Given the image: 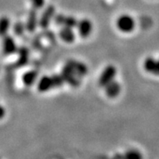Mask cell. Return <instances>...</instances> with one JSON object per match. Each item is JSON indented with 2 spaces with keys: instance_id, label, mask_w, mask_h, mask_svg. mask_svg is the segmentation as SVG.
<instances>
[{
  "instance_id": "6da1fadb",
  "label": "cell",
  "mask_w": 159,
  "mask_h": 159,
  "mask_svg": "<svg viewBox=\"0 0 159 159\" xmlns=\"http://www.w3.org/2000/svg\"><path fill=\"white\" fill-rule=\"evenodd\" d=\"M116 27L123 32H131L135 28V21L129 15H122L116 20Z\"/></svg>"
},
{
  "instance_id": "9a60e30c",
  "label": "cell",
  "mask_w": 159,
  "mask_h": 159,
  "mask_svg": "<svg viewBox=\"0 0 159 159\" xmlns=\"http://www.w3.org/2000/svg\"><path fill=\"white\" fill-rule=\"evenodd\" d=\"M52 81V85H53V88L61 87L65 83V80L61 75H53L51 76Z\"/></svg>"
},
{
  "instance_id": "9c48e42d",
  "label": "cell",
  "mask_w": 159,
  "mask_h": 159,
  "mask_svg": "<svg viewBox=\"0 0 159 159\" xmlns=\"http://www.w3.org/2000/svg\"><path fill=\"white\" fill-rule=\"evenodd\" d=\"M53 14H54V8H53V7H49L47 8V10L44 11L42 17L40 19V26L42 27V28H45V27L48 26L49 22H50L51 19L53 17Z\"/></svg>"
},
{
  "instance_id": "2e32d148",
  "label": "cell",
  "mask_w": 159,
  "mask_h": 159,
  "mask_svg": "<svg viewBox=\"0 0 159 159\" xmlns=\"http://www.w3.org/2000/svg\"><path fill=\"white\" fill-rule=\"evenodd\" d=\"M28 51L27 48H21L19 53V62L20 65H24L28 62Z\"/></svg>"
},
{
  "instance_id": "8992f818",
  "label": "cell",
  "mask_w": 159,
  "mask_h": 159,
  "mask_svg": "<svg viewBox=\"0 0 159 159\" xmlns=\"http://www.w3.org/2000/svg\"><path fill=\"white\" fill-rule=\"evenodd\" d=\"M53 88L51 76H42L37 83V89L40 92H47Z\"/></svg>"
},
{
  "instance_id": "ac0fdd59",
  "label": "cell",
  "mask_w": 159,
  "mask_h": 159,
  "mask_svg": "<svg viewBox=\"0 0 159 159\" xmlns=\"http://www.w3.org/2000/svg\"><path fill=\"white\" fill-rule=\"evenodd\" d=\"M64 19H65V16L62 14H59L55 17V22H56L57 24H58V25H61V26H62L63 25V22H64Z\"/></svg>"
},
{
  "instance_id": "30bf717a",
  "label": "cell",
  "mask_w": 159,
  "mask_h": 159,
  "mask_svg": "<svg viewBox=\"0 0 159 159\" xmlns=\"http://www.w3.org/2000/svg\"><path fill=\"white\" fill-rule=\"evenodd\" d=\"M11 27V21L9 18L6 16H2L0 18V36H4L7 35Z\"/></svg>"
},
{
  "instance_id": "d6986e66",
  "label": "cell",
  "mask_w": 159,
  "mask_h": 159,
  "mask_svg": "<svg viewBox=\"0 0 159 159\" xmlns=\"http://www.w3.org/2000/svg\"><path fill=\"white\" fill-rule=\"evenodd\" d=\"M5 114H6V110H5L3 106L0 105V120L3 118Z\"/></svg>"
},
{
  "instance_id": "7a4b0ae2",
  "label": "cell",
  "mask_w": 159,
  "mask_h": 159,
  "mask_svg": "<svg viewBox=\"0 0 159 159\" xmlns=\"http://www.w3.org/2000/svg\"><path fill=\"white\" fill-rule=\"evenodd\" d=\"M116 75V68L113 65H109L104 69L100 75L99 79V85L100 87H104L106 85L115 80Z\"/></svg>"
},
{
  "instance_id": "ba28073f",
  "label": "cell",
  "mask_w": 159,
  "mask_h": 159,
  "mask_svg": "<svg viewBox=\"0 0 159 159\" xmlns=\"http://www.w3.org/2000/svg\"><path fill=\"white\" fill-rule=\"evenodd\" d=\"M38 75L37 72L35 70L28 71L23 75V83L26 87H32V85L34 84L37 80Z\"/></svg>"
},
{
  "instance_id": "44dd1931",
  "label": "cell",
  "mask_w": 159,
  "mask_h": 159,
  "mask_svg": "<svg viewBox=\"0 0 159 159\" xmlns=\"http://www.w3.org/2000/svg\"><path fill=\"white\" fill-rule=\"evenodd\" d=\"M113 159H125L124 155H120V154H117V155L115 156V157Z\"/></svg>"
},
{
  "instance_id": "4fadbf2b",
  "label": "cell",
  "mask_w": 159,
  "mask_h": 159,
  "mask_svg": "<svg viewBox=\"0 0 159 159\" xmlns=\"http://www.w3.org/2000/svg\"><path fill=\"white\" fill-rule=\"evenodd\" d=\"M125 159H143L142 154L137 149H129L124 154Z\"/></svg>"
},
{
  "instance_id": "5b68a950",
  "label": "cell",
  "mask_w": 159,
  "mask_h": 159,
  "mask_svg": "<svg viewBox=\"0 0 159 159\" xmlns=\"http://www.w3.org/2000/svg\"><path fill=\"white\" fill-rule=\"evenodd\" d=\"M105 93L109 98H116L120 95L121 91V87L118 82L113 80L111 83L106 85L104 87Z\"/></svg>"
},
{
  "instance_id": "8fae6325",
  "label": "cell",
  "mask_w": 159,
  "mask_h": 159,
  "mask_svg": "<svg viewBox=\"0 0 159 159\" xmlns=\"http://www.w3.org/2000/svg\"><path fill=\"white\" fill-rule=\"evenodd\" d=\"M156 61L157 60L153 57H148L144 62V68L149 74H154L156 68Z\"/></svg>"
},
{
  "instance_id": "5bb4252c",
  "label": "cell",
  "mask_w": 159,
  "mask_h": 159,
  "mask_svg": "<svg viewBox=\"0 0 159 159\" xmlns=\"http://www.w3.org/2000/svg\"><path fill=\"white\" fill-rule=\"evenodd\" d=\"M78 21L76 18H75L74 16H65L64 22H63V25L64 27H67V28H76L77 24H78Z\"/></svg>"
},
{
  "instance_id": "277c9868",
  "label": "cell",
  "mask_w": 159,
  "mask_h": 159,
  "mask_svg": "<svg viewBox=\"0 0 159 159\" xmlns=\"http://www.w3.org/2000/svg\"><path fill=\"white\" fill-rule=\"evenodd\" d=\"M79 34L83 38H87L91 34L93 30V24L88 19H83L78 21L76 26Z\"/></svg>"
},
{
  "instance_id": "52a82bcc",
  "label": "cell",
  "mask_w": 159,
  "mask_h": 159,
  "mask_svg": "<svg viewBox=\"0 0 159 159\" xmlns=\"http://www.w3.org/2000/svg\"><path fill=\"white\" fill-rule=\"evenodd\" d=\"M59 36L61 39L66 43H73L75 40V33L73 30V28H67V27L62 26L59 32Z\"/></svg>"
},
{
  "instance_id": "3957f363",
  "label": "cell",
  "mask_w": 159,
  "mask_h": 159,
  "mask_svg": "<svg viewBox=\"0 0 159 159\" xmlns=\"http://www.w3.org/2000/svg\"><path fill=\"white\" fill-rule=\"evenodd\" d=\"M2 37L3 38H2V48L4 54L11 55L16 53L18 51V48H17V44L13 37L9 35H6Z\"/></svg>"
},
{
  "instance_id": "ffe728a7",
  "label": "cell",
  "mask_w": 159,
  "mask_h": 159,
  "mask_svg": "<svg viewBox=\"0 0 159 159\" xmlns=\"http://www.w3.org/2000/svg\"><path fill=\"white\" fill-rule=\"evenodd\" d=\"M153 75H159V60L156 61V68H155V71H154V74H153Z\"/></svg>"
},
{
  "instance_id": "7c38bea8",
  "label": "cell",
  "mask_w": 159,
  "mask_h": 159,
  "mask_svg": "<svg viewBox=\"0 0 159 159\" xmlns=\"http://www.w3.org/2000/svg\"><path fill=\"white\" fill-rule=\"evenodd\" d=\"M37 24V19H36V14L35 12H31L28 16V21H27L26 28H28V31H33L36 27Z\"/></svg>"
},
{
  "instance_id": "e0dca14e",
  "label": "cell",
  "mask_w": 159,
  "mask_h": 159,
  "mask_svg": "<svg viewBox=\"0 0 159 159\" xmlns=\"http://www.w3.org/2000/svg\"><path fill=\"white\" fill-rule=\"evenodd\" d=\"M31 2L35 8L42 7L44 4V0H31Z\"/></svg>"
}]
</instances>
